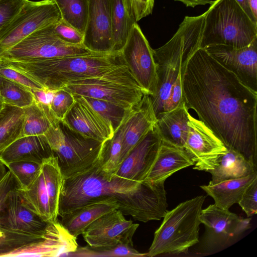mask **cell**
<instances>
[{
  "instance_id": "1",
  "label": "cell",
  "mask_w": 257,
  "mask_h": 257,
  "mask_svg": "<svg viewBox=\"0 0 257 257\" xmlns=\"http://www.w3.org/2000/svg\"><path fill=\"white\" fill-rule=\"evenodd\" d=\"M184 101L222 142L257 166V92L204 48L182 68Z\"/></svg>"
},
{
  "instance_id": "2",
  "label": "cell",
  "mask_w": 257,
  "mask_h": 257,
  "mask_svg": "<svg viewBox=\"0 0 257 257\" xmlns=\"http://www.w3.org/2000/svg\"><path fill=\"white\" fill-rule=\"evenodd\" d=\"M165 181L137 182L103 171L99 162L79 175L64 179L60 195V216L93 202L114 198L124 215L141 222L159 220L167 210Z\"/></svg>"
},
{
  "instance_id": "3",
  "label": "cell",
  "mask_w": 257,
  "mask_h": 257,
  "mask_svg": "<svg viewBox=\"0 0 257 257\" xmlns=\"http://www.w3.org/2000/svg\"><path fill=\"white\" fill-rule=\"evenodd\" d=\"M124 64L120 52L93 51L29 61L3 59L1 63L50 90L59 89L70 82L92 77Z\"/></svg>"
},
{
  "instance_id": "4",
  "label": "cell",
  "mask_w": 257,
  "mask_h": 257,
  "mask_svg": "<svg viewBox=\"0 0 257 257\" xmlns=\"http://www.w3.org/2000/svg\"><path fill=\"white\" fill-rule=\"evenodd\" d=\"M205 199L198 196L167 211L160 226L156 230L146 256L187 253L199 242L200 216Z\"/></svg>"
},
{
  "instance_id": "5",
  "label": "cell",
  "mask_w": 257,
  "mask_h": 257,
  "mask_svg": "<svg viewBox=\"0 0 257 257\" xmlns=\"http://www.w3.org/2000/svg\"><path fill=\"white\" fill-rule=\"evenodd\" d=\"M257 38L254 24L235 0H215L207 10L201 48L211 45L235 47Z\"/></svg>"
},
{
  "instance_id": "6",
  "label": "cell",
  "mask_w": 257,
  "mask_h": 257,
  "mask_svg": "<svg viewBox=\"0 0 257 257\" xmlns=\"http://www.w3.org/2000/svg\"><path fill=\"white\" fill-rule=\"evenodd\" d=\"M64 179L83 174L100 161L106 142L85 138L73 131L61 121L45 134Z\"/></svg>"
},
{
  "instance_id": "7",
  "label": "cell",
  "mask_w": 257,
  "mask_h": 257,
  "mask_svg": "<svg viewBox=\"0 0 257 257\" xmlns=\"http://www.w3.org/2000/svg\"><path fill=\"white\" fill-rule=\"evenodd\" d=\"M60 89L73 95L108 101L127 109L139 103L146 94L124 64L92 77L70 82Z\"/></svg>"
},
{
  "instance_id": "8",
  "label": "cell",
  "mask_w": 257,
  "mask_h": 257,
  "mask_svg": "<svg viewBox=\"0 0 257 257\" xmlns=\"http://www.w3.org/2000/svg\"><path fill=\"white\" fill-rule=\"evenodd\" d=\"M77 248L76 237L60 221L53 229L42 235L0 227V256H60Z\"/></svg>"
},
{
  "instance_id": "9",
  "label": "cell",
  "mask_w": 257,
  "mask_h": 257,
  "mask_svg": "<svg viewBox=\"0 0 257 257\" xmlns=\"http://www.w3.org/2000/svg\"><path fill=\"white\" fill-rule=\"evenodd\" d=\"M63 177L54 155L46 159L33 183L21 190L28 206L45 221H58V207Z\"/></svg>"
},
{
  "instance_id": "10",
  "label": "cell",
  "mask_w": 257,
  "mask_h": 257,
  "mask_svg": "<svg viewBox=\"0 0 257 257\" xmlns=\"http://www.w3.org/2000/svg\"><path fill=\"white\" fill-rule=\"evenodd\" d=\"M53 25L35 32L6 50L3 59L29 61L77 55L91 51L84 45H72L61 40L54 33Z\"/></svg>"
},
{
  "instance_id": "11",
  "label": "cell",
  "mask_w": 257,
  "mask_h": 257,
  "mask_svg": "<svg viewBox=\"0 0 257 257\" xmlns=\"http://www.w3.org/2000/svg\"><path fill=\"white\" fill-rule=\"evenodd\" d=\"M61 20L53 0H28L0 38L4 52L35 32Z\"/></svg>"
},
{
  "instance_id": "12",
  "label": "cell",
  "mask_w": 257,
  "mask_h": 257,
  "mask_svg": "<svg viewBox=\"0 0 257 257\" xmlns=\"http://www.w3.org/2000/svg\"><path fill=\"white\" fill-rule=\"evenodd\" d=\"M119 52L124 63L140 86L146 93L152 94L157 78L153 49L137 23L133 26Z\"/></svg>"
},
{
  "instance_id": "13",
  "label": "cell",
  "mask_w": 257,
  "mask_h": 257,
  "mask_svg": "<svg viewBox=\"0 0 257 257\" xmlns=\"http://www.w3.org/2000/svg\"><path fill=\"white\" fill-rule=\"evenodd\" d=\"M20 189L11 190L0 203V227L40 235L49 232L59 221H45L28 206Z\"/></svg>"
},
{
  "instance_id": "14",
  "label": "cell",
  "mask_w": 257,
  "mask_h": 257,
  "mask_svg": "<svg viewBox=\"0 0 257 257\" xmlns=\"http://www.w3.org/2000/svg\"><path fill=\"white\" fill-rule=\"evenodd\" d=\"M188 125L184 150L195 163L193 169L208 172L227 149L202 120L194 118L190 113Z\"/></svg>"
},
{
  "instance_id": "15",
  "label": "cell",
  "mask_w": 257,
  "mask_h": 257,
  "mask_svg": "<svg viewBox=\"0 0 257 257\" xmlns=\"http://www.w3.org/2000/svg\"><path fill=\"white\" fill-rule=\"evenodd\" d=\"M204 49L246 86L257 92V38L243 47L211 45Z\"/></svg>"
},
{
  "instance_id": "16",
  "label": "cell",
  "mask_w": 257,
  "mask_h": 257,
  "mask_svg": "<svg viewBox=\"0 0 257 257\" xmlns=\"http://www.w3.org/2000/svg\"><path fill=\"white\" fill-rule=\"evenodd\" d=\"M139 226L127 220L119 210L115 209L90 224L82 234L89 246H112L122 242H133Z\"/></svg>"
},
{
  "instance_id": "17",
  "label": "cell",
  "mask_w": 257,
  "mask_h": 257,
  "mask_svg": "<svg viewBox=\"0 0 257 257\" xmlns=\"http://www.w3.org/2000/svg\"><path fill=\"white\" fill-rule=\"evenodd\" d=\"M74 97L75 102L61 121L85 138L101 142L110 140L114 133L111 124L86 102Z\"/></svg>"
},
{
  "instance_id": "18",
  "label": "cell",
  "mask_w": 257,
  "mask_h": 257,
  "mask_svg": "<svg viewBox=\"0 0 257 257\" xmlns=\"http://www.w3.org/2000/svg\"><path fill=\"white\" fill-rule=\"evenodd\" d=\"M161 143L155 125L129 153L120 165L115 175L142 182L155 160Z\"/></svg>"
},
{
  "instance_id": "19",
  "label": "cell",
  "mask_w": 257,
  "mask_h": 257,
  "mask_svg": "<svg viewBox=\"0 0 257 257\" xmlns=\"http://www.w3.org/2000/svg\"><path fill=\"white\" fill-rule=\"evenodd\" d=\"M88 22L83 45L93 52L110 53V0H88Z\"/></svg>"
},
{
  "instance_id": "20",
  "label": "cell",
  "mask_w": 257,
  "mask_h": 257,
  "mask_svg": "<svg viewBox=\"0 0 257 257\" xmlns=\"http://www.w3.org/2000/svg\"><path fill=\"white\" fill-rule=\"evenodd\" d=\"M157 120L150 97L146 93L124 119L119 166L135 146L154 127Z\"/></svg>"
},
{
  "instance_id": "21",
  "label": "cell",
  "mask_w": 257,
  "mask_h": 257,
  "mask_svg": "<svg viewBox=\"0 0 257 257\" xmlns=\"http://www.w3.org/2000/svg\"><path fill=\"white\" fill-rule=\"evenodd\" d=\"M200 219L207 228L208 237L226 241L249 229L251 218H241L229 210L211 204L202 209Z\"/></svg>"
},
{
  "instance_id": "22",
  "label": "cell",
  "mask_w": 257,
  "mask_h": 257,
  "mask_svg": "<svg viewBox=\"0 0 257 257\" xmlns=\"http://www.w3.org/2000/svg\"><path fill=\"white\" fill-rule=\"evenodd\" d=\"M54 154L45 135L22 137L0 154V160L6 164L28 161L42 164Z\"/></svg>"
},
{
  "instance_id": "23",
  "label": "cell",
  "mask_w": 257,
  "mask_h": 257,
  "mask_svg": "<svg viewBox=\"0 0 257 257\" xmlns=\"http://www.w3.org/2000/svg\"><path fill=\"white\" fill-rule=\"evenodd\" d=\"M188 110L184 102L157 118L155 127L162 142L184 150L189 128Z\"/></svg>"
},
{
  "instance_id": "24",
  "label": "cell",
  "mask_w": 257,
  "mask_h": 257,
  "mask_svg": "<svg viewBox=\"0 0 257 257\" xmlns=\"http://www.w3.org/2000/svg\"><path fill=\"white\" fill-rule=\"evenodd\" d=\"M194 164L184 149L162 142L155 160L144 181H165L176 172Z\"/></svg>"
},
{
  "instance_id": "25",
  "label": "cell",
  "mask_w": 257,
  "mask_h": 257,
  "mask_svg": "<svg viewBox=\"0 0 257 257\" xmlns=\"http://www.w3.org/2000/svg\"><path fill=\"white\" fill-rule=\"evenodd\" d=\"M115 209H118L117 202L109 197L76 208L62 216L60 222L70 234L77 237L96 219Z\"/></svg>"
},
{
  "instance_id": "26",
  "label": "cell",
  "mask_w": 257,
  "mask_h": 257,
  "mask_svg": "<svg viewBox=\"0 0 257 257\" xmlns=\"http://www.w3.org/2000/svg\"><path fill=\"white\" fill-rule=\"evenodd\" d=\"M257 166L238 152L227 149L226 152L216 160L213 168L208 172L211 174L210 184L227 180L246 177L256 171Z\"/></svg>"
},
{
  "instance_id": "27",
  "label": "cell",
  "mask_w": 257,
  "mask_h": 257,
  "mask_svg": "<svg viewBox=\"0 0 257 257\" xmlns=\"http://www.w3.org/2000/svg\"><path fill=\"white\" fill-rule=\"evenodd\" d=\"M257 178V171L244 177L227 180L214 184L200 186L214 200V205L229 210L238 203L248 186Z\"/></svg>"
},
{
  "instance_id": "28",
  "label": "cell",
  "mask_w": 257,
  "mask_h": 257,
  "mask_svg": "<svg viewBox=\"0 0 257 257\" xmlns=\"http://www.w3.org/2000/svg\"><path fill=\"white\" fill-rule=\"evenodd\" d=\"M23 109L24 119L22 137L44 135L54 124L59 121L48 106L36 100Z\"/></svg>"
},
{
  "instance_id": "29",
  "label": "cell",
  "mask_w": 257,
  "mask_h": 257,
  "mask_svg": "<svg viewBox=\"0 0 257 257\" xmlns=\"http://www.w3.org/2000/svg\"><path fill=\"white\" fill-rule=\"evenodd\" d=\"M111 52H119L125 44L134 24L124 0H110Z\"/></svg>"
},
{
  "instance_id": "30",
  "label": "cell",
  "mask_w": 257,
  "mask_h": 257,
  "mask_svg": "<svg viewBox=\"0 0 257 257\" xmlns=\"http://www.w3.org/2000/svg\"><path fill=\"white\" fill-rule=\"evenodd\" d=\"M24 119L23 108L5 104L0 111V154L22 137Z\"/></svg>"
},
{
  "instance_id": "31",
  "label": "cell",
  "mask_w": 257,
  "mask_h": 257,
  "mask_svg": "<svg viewBox=\"0 0 257 257\" xmlns=\"http://www.w3.org/2000/svg\"><path fill=\"white\" fill-rule=\"evenodd\" d=\"M61 19L84 35L88 18V0H53Z\"/></svg>"
},
{
  "instance_id": "32",
  "label": "cell",
  "mask_w": 257,
  "mask_h": 257,
  "mask_svg": "<svg viewBox=\"0 0 257 257\" xmlns=\"http://www.w3.org/2000/svg\"><path fill=\"white\" fill-rule=\"evenodd\" d=\"M63 256L141 257L146 256V253L135 249L133 242H122L112 246L93 247L88 245L78 247L75 251L66 253Z\"/></svg>"
},
{
  "instance_id": "33",
  "label": "cell",
  "mask_w": 257,
  "mask_h": 257,
  "mask_svg": "<svg viewBox=\"0 0 257 257\" xmlns=\"http://www.w3.org/2000/svg\"><path fill=\"white\" fill-rule=\"evenodd\" d=\"M124 120L119 127L115 131L112 138L106 142L99 162L101 169L111 175H115L119 167Z\"/></svg>"
},
{
  "instance_id": "34",
  "label": "cell",
  "mask_w": 257,
  "mask_h": 257,
  "mask_svg": "<svg viewBox=\"0 0 257 257\" xmlns=\"http://www.w3.org/2000/svg\"><path fill=\"white\" fill-rule=\"evenodd\" d=\"M0 96L5 103L21 108L36 100L30 89L5 78L0 85Z\"/></svg>"
},
{
  "instance_id": "35",
  "label": "cell",
  "mask_w": 257,
  "mask_h": 257,
  "mask_svg": "<svg viewBox=\"0 0 257 257\" xmlns=\"http://www.w3.org/2000/svg\"><path fill=\"white\" fill-rule=\"evenodd\" d=\"M88 103L96 112L111 124L114 131L121 125L130 109L108 101L74 95Z\"/></svg>"
},
{
  "instance_id": "36",
  "label": "cell",
  "mask_w": 257,
  "mask_h": 257,
  "mask_svg": "<svg viewBox=\"0 0 257 257\" xmlns=\"http://www.w3.org/2000/svg\"><path fill=\"white\" fill-rule=\"evenodd\" d=\"M16 178L20 190L28 188L37 177L41 164L28 161L14 162L5 164Z\"/></svg>"
},
{
  "instance_id": "37",
  "label": "cell",
  "mask_w": 257,
  "mask_h": 257,
  "mask_svg": "<svg viewBox=\"0 0 257 257\" xmlns=\"http://www.w3.org/2000/svg\"><path fill=\"white\" fill-rule=\"evenodd\" d=\"M75 101L74 96L63 89L55 91L50 105V109L54 117L62 121Z\"/></svg>"
},
{
  "instance_id": "38",
  "label": "cell",
  "mask_w": 257,
  "mask_h": 257,
  "mask_svg": "<svg viewBox=\"0 0 257 257\" xmlns=\"http://www.w3.org/2000/svg\"><path fill=\"white\" fill-rule=\"evenodd\" d=\"M28 0H0V38Z\"/></svg>"
},
{
  "instance_id": "39",
  "label": "cell",
  "mask_w": 257,
  "mask_h": 257,
  "mask_svg": "<svg viewBox=\"0 0 257 257\" xmlns=\"http://www.w3.org/2000/svg\"><path fill=\"white\" fill-rule=\"evenodd\" d=\"M53 29L57 36L64 42L74 45H83L84 35L62 19L54 24Z\"/></svg>"
},
{
  "instance_id": "40",
  "label": "cell",
  "mask_w": 257,
  "mask_h": 257,
  "mask_svg": "<svg viewBox=\"0 0 257 257\" xmlns=\"http://www.w3.org/2000/svg\"><path fill=\"white\" fill-rule=\"evenodd\" d=\"M124 2L129 16L137 23L152 14L155 0H124Z\"/></svg>"
},
{
  "instance_id": "41",
  "label": "cell",
  "mask_w": 257,
  "mask_h": 257,
  "mask_svg": "<svg viewBox=\"0 0 257 257\" xmlns=\"http://www.w3.org/2000/svg\"><path fill=\"white\" fill-rule=\"evenodd\" d=\"M238 204L248 217L257 213V178L248 186Z\"/></svg>"
},
{
  "instance_id": "42",
  "label": "cell",
  "mask_w": 257,
  "mask_h": 257,
  "mask_svg": "<svg viewBox=\"0 0 257 257\" xmlns=\"http://www.w3.org/2000/svg\"><path fill=\"white\" fill-rule=\"evenodd\" d=\"M0 75L3 77L17 83L31 90L41 89L44 88L20 72L6 66L1 65Z\"/></svg>"
},
{
  "instance_id": "43",
  "label": "cell",
  "mask_w": 257,
  "mask_h": 257,
  "mask_svg": "<svg viewBox=\"0 0 257 257\" xmlns=\"http://www.w3.org/2000/svg\"><path fill=\"white\" fill-rule=\"evenodd\" d=\"M17 186L13 177L10 174H7L0 183V203L7 193Z\"/></svg>"
},
{
  "instance_id": "44",
  "label": "cell",
  "mask_w": 257,
  "mask_h": 257,
  "mask_svg": "<svg viewBox=\"0 0 257 257\" xmlns=\"http://www.w3.org/2000/svg\"><path fill=\"white\" fill-rule=\"evenodd\" d=\"M235 2L239 5L242 8L244 12L251 20V21L255 24L257 25V20H256L253 16L250 7L248 4V0H235Z\"/></svg>"
},
{
  "instance_id": "45",
  "label": "cell",
  "mask_w": 257,
  "mask_h": 257,
  "mask_svg": "<svg viewBox=\"0 0 257 257\" xmlns=\"http://www.w3.org/2000/svg\"><path fill=\"white\" fill-rule=\"evenodd\" d=\"M179 1L184 4L186 7L194 8L199 5H205L208 4H212L213 0H174Z\"/></svg>"
},
{
  "instance_id": "46",
  "label": "cell",
  "mask_w": 257,
  "mask_h": 257,
  "mask_svg": "<svg viewBox=\"0 0 257 257\" xmlns=\"http://www.w3.org/2000/svg\"><path fill=\"white\" fill-rule=\"evenodd\" d=\"M248 2L252 15L257 20V0H248Z\"/></svg>"
},
{
  "instance_id": "47",
  "label": "cell",
  "mask_w": 257,
  "mask_h": 257,
  "mask_svg": "<svg viewBox=\"0 0 257 257\" xmlns=\"http://www.w3.org/2000/svg\"><path fill=\"white\" fill-rule=\"evenodd\" d=\"M7 167L4 163L0 160V183L5 178L7 174Z\"/></svg>"
},
{
  "instance_id": "48",
  "label": "cell",
  "mask_w": 257,
  "mask_h": 257,
  "mask_svg": "<svg viewBox=\"0 0 257 257\" xmlns=\"http://www.w3.org/2000/svg\"><path fill=\"white\" fill-rule=\"evenodd\" d=\"M4 51L0 48V66L4 58Z\"/></svg>"
},
{
  "instance_id": "49",
  "label": "cell",
  "mask_w": 257,
  "mask_h": 257,
  "mask_svg": "<svg viewBox=\"0 0 257 257\" xmlns=\"http://www.w3.org/2000/svg\"><path fill=\"white\" fill-rule=\"evenodd\" d=\"M5 102L3 100L2 98L0 96V111L4 108L5 105Z\"/></svg>"
},
{
  "instance_id": "50",
  "label": "cell",
  "mask_w": 257,
  "mask_h": 257,
  "mask_svg": "<svg viewBox=\"0 0 257 257\" xmlns=\"http://www.w3.org/2000/svg\"><path fill=\"white\" fill-rule=\"evenodd\" d=\"M4 79V77H3L1 75H0V85L1 84V82L2 81V80H3Z\"/></svg>"
}]
</instances>
